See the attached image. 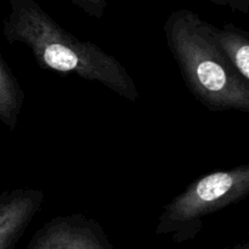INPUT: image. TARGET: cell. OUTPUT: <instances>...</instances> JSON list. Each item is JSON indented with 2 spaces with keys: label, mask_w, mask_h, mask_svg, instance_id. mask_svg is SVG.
Listing matches in <instances>:
<instances>
[{
  "label": "cell",
  "mask_w": 249,
  "mask_h": 249,
  "mask_svg": "<svg viewBox=\"0 0 249 249\" xmlns=\"http://www.w3.org/2000/svg\"><path fill=\"white\" fill-rule=\"evenodd\" d=\"M2 21L7 43L28 46L44 70L99 82L119 96L135 102L139 92L133 77L114 56L96 44L82 41L60 26L34 0H9Z\"/></svg>",
  "instance_id": "cell-1"
},
{
  "label": "cell",
  "mask_w": 249,
  "mask_h": 249,
  "mask_svg": "<svg viewBox=\"0 0 249 249\" xmlns=\"http://www.w3.org/2000/svg\"><path fill=\"white\" fill-rule=\"evenodd\" d=\"M209 26L191 10L173 11L164 23L168 49L190 92L207 109L249 113V82L219 50Z\"/></svg>",
  "instance_id": "cell-2"
},
{
  "label": "cell",
  "mask_w": 249,
  "mask_h": 249,
  "mask_svg": "<svg viewBox=\"0 0 249 249\" xmlns=\"http://www.w3.org/2000/svg\"><path fill=\"white\" fill-rule=\"evenodd\" d=\"M249 194V164L209 173L187 186L163 208L157 235H172L177 242L201 231L204 216L242 201Z\"/></svg>",
  "instance_id": "cell-3"
},
{
  "label": "cell",
  "mask_w": 249,
  "mask_h": 249,
  "mask_svg": "<svg viewBox=\"0 0 249 249\" xmlns=\"http://www.w3.org/2000/svg\"><path fill=\"white\" fill-rule=\"evenodd\" d=\"M28 249H113L96 220L83 214L60 215L39 229Z\"/></svg>",
  "instance_id": "cell-4"
},
{
  "label": "cell",
  "mask_w": 249,
  "mask_h": 249,
  "mask_svg": "<svg viewBox=\"0 0 249 249\" xmlns=\"http://www.w3.org/2000/svg\"><path fill=\"white\" fill-rule=\"evenodd\" d=\"M45 199L36 189H14L0 194V249H12L26 232Z\"/></svg>",
  "instance_id": "cell-5"
},
{
  "label": "cell",
  "mask_w": 249,
  "mask_h": 249,
  "mask_svg": "<svg viewBox=\"0 0 249 249\" xmlns=\"http://www.w3.org/2000/svg\"><path fill=\"white\" fill-rule=\"evenodd\" d=\"M209 33L236 72L249 82V36L247 32L232 23H225L223 28H216L211 23Z\"/></svg>",
  "instance_id": "cell-6"
},
{
  "label": "cell",
  "mask_w": 249,
  "mask_h": 249,
  "mask_svg": "<svg viewBox=\"0 0 249 249\" xmlns=\"http://www.w3.org/2000/svg\"><path fill=\"white\" fill-rule=\"evenodd\" d=\"M26 94L0 53V122L14 130L23 107Z\"/></svg>",
  "instance_id": "cell-7"
},
{
  "label": "cell",
  "mask_w": 249,
  "mask_h": 249,
  "mask_svg": "<svg viewBox=\"0 0 249 249\" xmlns=\"http://www.w3.org/2000/svg\"><path fill=\"white\" fill-rule=\"evenodd\" d=\"M85 14L95 18H102L107 9V0H71Z\"/></svg>",
  "instance_id": "cell-8"
},
{
  "label": "cell",
  "mask_w": 249,
  "mask_h": 249,
  "mask_svg": "<svg viewBox=\"0 0 249 249\" xmlns=\"http://www.w3.org/2000/svg\"><path fill=\"white\" fill-rule=\"evenodd\" d=\"M211 1L218 6L228 7L241 14L247 15L249 12V0H211Z\"/></svg>",
  "instance_id": "cell-9"
},
{
  "label": "cell",
  "mask_w": 249,
  "mask_h": 249,
  "mask_svg": "<svg viewBox=\"0 0 249 249\" xmlns=\"http://www.w3.org/2000/svg\"><path fill=\"white\" fill-rule=\"evenodd\" d=\"M237 249H248V246H247V245L240 246V247H237Z\"/></svg>",
  "instance_id": "cell-10"
}]
</instances>
